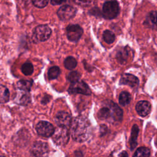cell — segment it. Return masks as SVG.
I'll return each mask as SVG.
<instances>
[{
    "label": "cell",
    "instance_id": "obj_18",
    "mask_svg": "<svg viewBox=\"0 0 157 157\" xmlns=\"http://www.w3.org/2000/svg\"><path fill=\"white\" fill-rule=\"evenodd\" d=\"M22 73L25 75H30L33 73L34 67L33 65L30 62H26L21 67Z\"/></svg>",
    "mask_w": 157,
    "mask_h": 157
},
{
    "label": "cell",
    "instance_id": "obj_7",
    "mask_svg": "<svg viewBox=\"0 0 157 157\" xmlns=\"http://www.w3.org/2000/svg\"><path fill=\"white\" fill-rule=\"evenodd\" d=\"M83 34V29L78 25H70L66 28L67 39L72 42H77Z\"/></svg>",
    "mask_w": 157,
    "mask_h": 157
},
{
    "label": "cell",
    "instance_id": "obj_8",
    "mask_svg": "<svg viewBox=\"0 0 157 157\" xmlns=\"http://www.w3.org/2000/svg\"><path fill=\"white\" fill-rule=\"evenodd\" d=\"M75 13L76 9L69 5L63 6L57 11L58 18L63 21H66L72 18Z\"/></svg>",
    "mask_w": 157,
    "mask_h": 157
},
{
    "label": "cell",
    "instance_id": "obj_32",
    "mask_svg": "<svg viewBox=\"0 0 157 157\" xmlns=\"http://www.w3.org/2000/svg\"><path fill=\"white\" fill-rule=\"evenodd\" d=\"M156 22H157V13H156Z\"/></svg>",
    "mask_w": 157,
    "mask_h": 157
},
{
    "label": "cell",
    "instance_id": "obj_13",
    "mask_svg": "<svg viewBox=\"0 0 157 157\" xmlns=\"http://www.w3.org/2000/svg\"><path fill=\"white\" fill-rule=\"evenodd\" d=\"M109 105L111 110V115L113 119L115 121H120L123 117L122 110L118 107V105L113 103V102H110Z\"/></svg>",
    "mask_w": 157,
    "mask_h": 157
},
{
    "label": "cell",
    "instance_id": "obj_6",
    "mask_svg": "<svg viewBox=\"0 0 157 157\" xmlns=\"http://www.w3.org/2000/svg\"><path fill=\"white\" fill-rule=\"evenodd\" d=\"M68 92L70 94H83L85 95L91 94V90L88 86L83 81H76L71 83L69 87Z\"/></svg>",
    "mask_w": 157,
    "mask_h": 157
},
{
    "label": "cell",
    "instance_id": "obj_27",
    "mask_svg": "<svg viewBox=\"0 0 157 157\" xmlns=\"http://www.w3.org/2000/svg\"><path fill=\"white\" fill-rule=\"evenodd\" d=\"M80 77V74L76 71L71 72L67 76V80L71 83L79 80Z\"/></svg>",
    "mask_w": 157,
    "mask_h": 157
},
{
    "label": "cell",
    "instance_id": "obj_29",
    "mask_svg": "<svg viewBox=\"0 0 157 157\" xmlns=\"http://www.w3.org/2000/svg\"><path fill=\"white\" fill-rule=\"evenodd\" d=\"M64 1H65V0H50L51 4L54 6L61 4V3H63Z\"/></svg>",
    "mask_w": 157,
    "mask_h": 157
},
{
    "label": "cell",
    "instance_id": "obj_25",
    "mask_svg": "<svg viewBox=\"0 0 157 157\" xmlns=\"http://www.w3.org/2000/svg\"><path fill=\"white\" fill-rule=\"evenodd\" d=\"M150 155V150L146 147L139 148L134 154V156H149Z\"/></svg>",
    "mask_w": 157,
    "mask_h": 157
},
{
    "label": "cell",
    "instance_id": "obj_30",
    "mask_svg": "<svg viewBox=\"0 0 157 157\" xmlns=\"http://www.w3.org/2000/svg\"><path fill=\"white\" fill-rule=\"evenodd\" d=\"M78 2H80L81 3H83V4H87L91 2V0H77Z\"/></svg>",
    "mask_w": 157,
    "mask_h": 157
},
{
    "label": "cell",
    "instance_id": "obj_5",
    "mask_svg": "<svg viewBox=\"0 0 157 157\" xmlns=\"http://www.w3.org/2000/svg\"><path fill=\"white\" fill-rule=\"evenodd\" d=\"M36 130L39 136L49 137L53 134L55 128L50 123L47 121H40L36 126Z\"/></svg>",
    "mask_w": 157,
    "mask_h": 157
},
{
    "label": "cell",
    "instance_id": "obj_20",
    "mask_svg": "<svg viewBox=\"0 0 157 157\" xmlns=\"http://www.w3.org/2000/svg\"><path fill=\"white\" fill-rule=\"evenodd\" d=\"M77 62L76 59L72 56L67 57L64 61V67L68 70H72L74 69L77 66Z\"/></svg>",
    "mask_w": 157,
    "mask_h": 157
},
{
    "label": "cell",
    "instance_id": "obj_3",
    "mask_svg": "<svg viewBox=\"0 0 157 157\" xmlns=\"http://www.w3.org/2000/svg\"><path fill=\"white\" fill-rule=\"evenodd\" d=\"M52 137L56 145L59 146L65 145L69 140V132L67 128L58 126L55 129Z\"/></svg>",
    "mask_w": 157,
    "mask_h": 157
},
{
    "label": "cell",
    "instance_id": "obj_16",
    "mask_svg": "<svg viewBox=\"0 0 157 157\" xmlns=\"http://www.w3.org/2000/svg\"><path fill=\"white\" fill-rule=\"evenodd\" d=\"M10 93L8 88L2 85H0V104H4L9 101Z\"/></svg>",
    "mask_w": 157,
    "mask_h": 157
},
{
    "label": "cell",
    "instance_id": "obj_21",
    "mask_svg": "<svg viewBox=\"0 0 157 157\" xmlns=\"http://www.w3.org/2000/svg\"><path fill=\"white\" fill-rule=\"evenodd\" d=\"M131 101V96L128 92L123 91L120 94L119 97V103L121 105H126Z\"/></svg>",
    "mask_w": 157,
    "mask_h": 157
},
{
    "label": "cell",
    "instance_id": "obj_10",
    "mask_svg": "<svg viewBox=\"0 0 157 157\" xmlns=\"http://www.w3.org/2000/svg\"><path fill=\"white\" fill-rule=\"evenodd\" d=\"M55 121L58 126L67 128L70 126L71 123V117L70 114L65 111H60L55 116Z\"/></svg>",
    "mask_w": 157,
    "mask_h": 157
},
{
    "label": "cell",
    "instance_id": "obj_19",
    "mask_svg": "<svg viewBox=\"0 0 157 157\" xmlns=\"http://www.w3.org/2000/svg\"><path fill=\"white\" fill-rule=\"evenodd\" d=\"M129 52L125 48L124 49L120 50L117 55V58L120 63H124L128 59L129 56Z\"/></svg>",
    "mask_w": 157,
    "mask_h": 157
},
{
    "label": "cell",
    "instance_id": "obj_28",
    "mask_svg": "<svg viewBox=\"0 0 157 157\" xmlns=\"http://www.w3.org/2000/svg\"><path fill=\"white\" fill-rule=\"evenodd\" d=\"M49 0H32V2L34 6L37 8H44L47 6Z\"/></svg>",
    "mask_w": 157,
    "mask_h": 157
},
{
    "label": "cell",
    "instance_id": "obj_22",
    "mask_svg": "<svg viewBox=\"0 0 157 157\" xmlns=\"http://www.w3.org/2000/svg\"><path fill=\"white\" fill-rule=\"evenodd\" d=\"M60 74V69L58 66L51 67L48 71V77L50 80L56 78Z\"/></svg>",
    "mask_w": 157,
    "mask_h": 157
},
{
    "label": "cell",
    "instance_id": "obj_4",
    "mask_svg": "<svg viewBox=\"0 0 157 157\" xmlns=\"http://www.w3.org/2000/svg\"><path fill=\"white\" fill-rule=\"evenodd\" d=\"M120 7L118 3L114 0L105 2L102 7V13L104 18L113 19L119 13Z\"/></svg>",
    "mask_w": 157,
    "mask_h": 157
},
{
    "label": "cell",
    "instance_id": "obj_14",
    "mask_svg": "<svg viewBox=\"0 0 157 157\" xmlns=\"http://www.w3.org/2000/svg\"><path fill=\"white\" fill-rule=\"evenodd\" d=\"M139 132V127L137 124H134L132 129H131V138L129 140L130 147L131 149L132 150L137 145V139L138 137Z\"/></svg>",
    "mask_w": 157,
    "mask_h": 157
},
{
    "label": "cell",
    "instance_id": "obj_24",
    "mask_svg": "<svg viewBox=\"0 0 157 157\" xmlns=\"http://www.w3.org/2000/svg\"><path fill=\"white\" fill-rule=\"evenodd\" d=\"M103 39L107 44H112L115 39V36L113 32L110 30H105L103 33Z\"/></svg>",
    "mask_w": 157,
    "mask_h": 157
},
{
    "label": "cell",
    "instance_id": "obj_9",
    "mask_svg": "<svg viewBox=\"0 0 157 157\" xmlns=\"http://www.w3.org/2000/svg\"><path fill=\"white\" fill-rule=\"evenodd\" d=\"M49 151L48 144L42 141L34 142L31 148V153L33 156H44Z\"/></svg>",
    "mask_w": 157,
    "mask_h": 157
},
{
    "label": "cell",
    "instance_id": "obj_12",
    "mask_svg": "<svg viewBox=\"0 0 157 157\" xmlns=\"http://www.w3.org/2000/svg\"><path fill=\"white\" fill-rule=\"evenodd\" d=\"M139 81L137 77L130 74H123L120 80V83L121 85H126L134 87L138 85Z\"/></svg>",
    "mask_w": 157,
    "mask_h": 157
},
{
    "label": "cell",
    "instance_id": "obj_2",
    "mask_svg": "<svg viewBox=\"0 0 157 157\" xmlns=\"http://www.w3.org/2000/svg\"><path fill=\"white\" fill-rule=\"evenodd\" d=\"M52 34L50 28L47 25L37 26L33 30L32 39L34 43H39L48 40Z\"/></svg>",
    "mask_w": 157,
    "mask_h": 157
},
{
    "label": "cell",
    "instance_id": "obj_11",
    "mask_svg": "<svg viewBox=\"0 0 157 157\" xmlns=\"http://www.w3.org/2000/svg\"><path fill=\"white\" fill-rule=\"evenodd\" d=\"M136 110L140 116L145 117L150 112L151 105L147 101H140L137 103Z\"/></svg>",
    "mask_w": 157,
    "mask_h": 157
},
{
    "label": "cell",
    "instance_id": "obj_31",
    "mask_svg": "<svg viewBox=\"0 0 157 157\" xmlns=\"http://www.w3.org/2000/svg\"><path fill=\"white\" fill-rule=\"evenodd\" d=\"M118 156H128V153H127L126 151H123V152H121V153H120Z\"/></svg>",
    "mask_w": 157,
    "mask_h": 157
},
{
    "label": "cell",
    "instance_id": "obj_17",
    "mask_svg": "<svg viewBox=\"0 0 157 157\" xmlns=\"http://www.w3.org/2000/svg\"><path fill=\"white\" fill-rule=\"evenodd\" d=\"M32 83H33L32 81H30V80H20L17 82V86L20 90L29 92L31 90Z\"/></svg>",
    "mask_w": 157,
    "mask_h": 157
},
{
    "label": "cell",
    "instance_id": "obj_1",
    "mask_svg": "<svg viewBox=\"0 0 157 157\" xmlns=\"http://www.w3.org/2000/svg\"><path fill=\"white\" fill-rule=\"evenodd\" d=\"M70 131L72 139L77 142H84L89 137L91 132L90 124L86 118L77 117L70 124Z\"/></svg>",
    "mask_w": 157,
    "mask_h": 157
},
{
    "label": "cell",
    "instance_id": "obj_23",
    "mask_svg": "<svg viewBox=\"0 0 157 157\" xmlns=\"http://www.w3.org/2000/svg\"><path fill=\"white\" fill-rule=\"evenodd\" d=\"M98 116L101 120H105L109 118L110 116L112 117L110 109L109 107H103L101 109L98 113Z\"/></svg>",
    "mask_w": 157,
    "mask_h": 157
},
{
    "label": "cell",
    "instance_id": "obj_26",
    "mask_svg": "<svg viewBox=\"0 0 157 157\" xmlns=\"http://www.w3.org/2000/svg\"><path fill=\"white\" fill-rule=\"evenodd\" d=\"M146 23L150 26H155L156 25V13L155 12H151L148 14L146 19Z\"/></svg>",
    "mask_w": 157,
    "mask_h": 157
},
{
    "label": "cell",
    "instance_id": "obj_15",
    "mask_svg": "<svg viewBox=\"0 0 157 157\" xmlns=\"http://www.w3.org/2000/svg\"><path fill=\"white\" fill-rule=\"evenodd\" d=\"M22 92L23 93L21 94H18L17 97V102L22 105H26L31 101L30 94H29V92L27 91H22Z\"/></svg>",
    "mask_w": 157,
    "mask_h": 157
}]
</instances>
